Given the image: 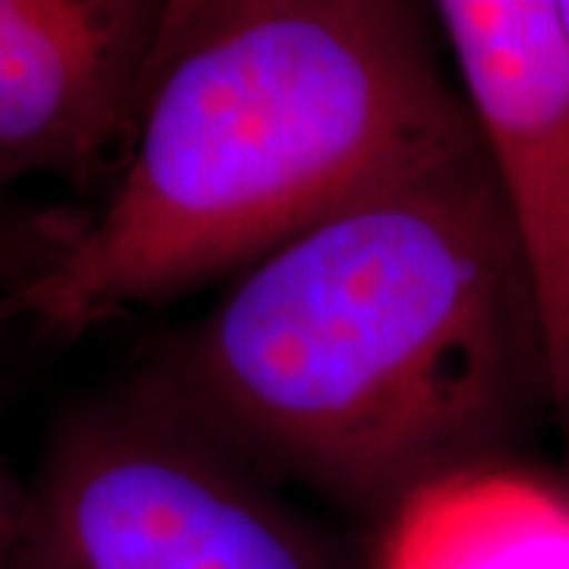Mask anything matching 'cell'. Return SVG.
<instances>
[{
    "label": "cell",
    "mask_w": 569,
    "mask_h": 569,
    "mask_svg": "<svg viewBox=\"0 0 569 569\" xmlns=\"http://www.w3.org/2000/svg\"><path fill=\"white\" fill-rule=\"evenodd\" d=\"M130 383L269 485L373 529L430 485L507 462L548 389L485 140L234 276Z\"/></svg>",
    "instance_id": "obj_1"
},
{
    "label": "cell",
    "mask_w": 569,
    "mask_h": 569,
    "mask_svg": "<svg viewBox=\"0 0 569 569\" xmlns=\"http://www.w3.org/2000/svg\"><path fill=\"white\" fill-rule=\"evenodd\" d=\"M433 26L392 0H171L121 171L58 219L0 317L73 342L481 142Z\"/></svg>",
    "instance_id": "obj_2"
},
{
    "label": "cell",
    "mask_w": 569,
    "mask_h": 569,
    "mask_svg": "<svg viewBox=\"0 0 569 569\" xmlns=\"http://www.w3.org/2000/svg\"><path fill=\"white\" fill-rule=\"evenodd\" d=\"M7 569H370L130 380L67 411Z\"/></svg>",
    "instance_id": "obj_3"
},
{
    "label": "cell",
    "mask_w": 569,
    "mask_h": 569,
    "mask_svg": "<svg viewBox=\"0 0 569 569\" xmlns=\"http://www.w3.org/2000/svg\"><path fill=\"white\" fill-rule=\"evenodd\" d=\"M516 222L569 459V54L553 0L430 7Z\"/></svg>",
    "instance_id": "obj_4"
},
{
    "label": "cell",
    "mask_w": 569,
    "mask_h": 569,
    "mask_svg": "<svg viewBox=\"0 0 569 569\" xmlns=\"http://www.w3.org/2000/svg\"><path fill=\"white\" fill-rule=\"evenodd\" d=\"M168 20L171 0H0V193L44 174L102 197Z\"/></svg>",
    "instance_id": "obj_5"
},
{
    "label": "cell",
    "mask_w": 569,
    "mask_h": 569,
    "mask_svg": "<svg viewBox=\"0 0 569 569\" xmlns=\"http://www.w3.org/2000/svg\"><path fill=\"white\" fill-rule=\"evenodd\" d=\"M22 516H26V488L17 485L13 471L0 456V569H7V560L17 548Z\"/></svg>",
    "instance_id": "obj_6"
},
{
    "label": "cell",
    "mask_w": 569,
    "mask_h": 569,
    "mask_svg": "<svg viewBox=\"0 0 569 569\" xmlns=\"http://www.w3.org/2000/svg\"><path fill=\"white\" fill-rule=\"evenodd\" d=\"M3 250H10V257H13V260L20 263V276H22V272L29 269V253H26L22 247L10 244V241H3V231H0V263L7 260V257H3ZM20 276H17V279H20ZM17 279H13V282H17Z\"/></svg>",
    "instance_id": "obj_7"
},
{
    "label": "cell",
    "mask_w": 569,
    "mask_h": 569,
    "mask_svg": "<svg viewBox=\"0 0 569 569\" xmlns=\"http://www.w3.org/2000/svg\"><path fill=\"white\" fill-rule=\"evenodd\" d=\"M553 7H557V26H560V36H563L569 54V0H553Z\"/></svg>",
    "instance_id": "obj_8"
}]
</instances>
